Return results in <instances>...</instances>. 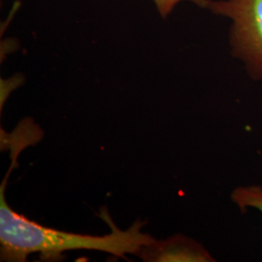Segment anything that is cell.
I'll use <instances>...</instances> for the list:
<instances>
[{
	"label": "cell",
	"mask_w": 262,
	"mask_h": 262,
	"mask_svg": "<svg viewBox=\"0 0 262 262\" xmlns=\"http://www.w3.org/2000/svg\"><path fill=\"white\" fill-rule=\"evenodd\" d=\"M19 154L11 152L12 163L0 187V245L1 261H26L30 253H39L42 260L61 259V253L70 250H94L126 259V254H137L142 247L155 243L150 235L141 232L146 223L136 221L122 231L113 224L107 212L104 221L112 225V232L105 236L75 234L38 225L11 209L5 198V188L11 171L17 165Z\"/></svg>",
	"instance_id": "1"
},
{
	"label": "cell",
	"mask_w": 262,
	"mask_h": 262,
	"mask_svg": "<svg viewBox=\"0 0 262 262\" xmlns=\"http://www.w3.org/2000/svg\"><path fill=\"white\" fill-rule=\"evenodd\" d=\"M206 9L230 19L232 55L254 80H262V0H209Z\"/></svg>",
	"instance_id": "2"
},
{
	"label": "cell",
	"mask_w": 262,
	"mask_h": 262,
	"mask_svg": "<svg viewBox=\"0 0 262 262\" xmlns=\"http://www.w3.org/2000/svg\"><path fill=\"white\" fill-rule=\"evenodd\" d=\"M136 255L144 261H215L202 245L183 235L144 246Z\"/></svg>",
	"instance_id": "3"
},
{
	"label": "cell",
	"mask_w": 262,
	"mask_h": 262,
	"mask_svg": "<svg viewBox=\"0 0 262 262\" xmlns=\"http://www.w3.org/2000/svg\"><path fill=\"white\" fill-rule=\"evenodd\" d=\"M231 200L242 213L254 209L262 214L261 186H243L234 188L230 195Z\"/></svg>",
	"instance_id": "4"
},
{
	"label": "cell",
	"mask_w": 262,
	"mask_h": 262,
	"mask_svg": "<svg viewBox=\"0 0 262 262\" xmlns=\"http://www.w3.org/2000/svg\"><path fill=\"white\" fill-rule=\"evenodd\" d=\"M191 2L200 8L206 9L209 0H152L160 17L167 18L180 2Z\"/></svg>",
	"instance_id": "5"
}]
</instances>
